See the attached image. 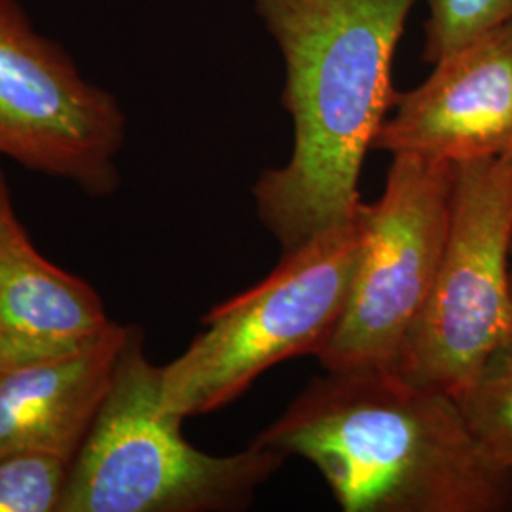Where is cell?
Masks as SVG:
<instances>
[{
  "mask_svg": "<svg viewBox=\"0 0 512 512\" xmlns=\"http://www.w3.org/2000/svg\"><path fill=\"white\" fill-rule=\"evenodd\" d=\"M454 399L482 448L512 467V342L494 351Z\"/></svg>",
  "mask_w": 512,
  "mask_h": 512,
  "instance_id": "cell-11",
  "label": "cell"
},
{
  "mask_svg": "<svg viewBox=\"0 0 512 512\" xmlns=\"http://www.w3.org/2000/svg\"><path fill=\"white\" fill-rule=\"evenodd\" d=\"M355 217L283 253L272 274L215 306L202 334L162 366V406L179 418L203 416L236 401L268 368L319 355L348 306L365 219Z\"/></svg>",
  "mask_w": 512,
  "mask_h": 512,
  "instance_id": "cell-4",
  "label": "cell"
},
{
  "mask_svg": "<svg viewBox=\"0 0 512 512\" xmlns=\"http://www.w3.org/2000/svg\"><path fill=\"white\" fill-rule=\"evenodd\" d=\"M512 156L454 164L448 238L397 370L456 397L512 342Z\"/></svg>",
  "mask_w": 512,
  "mask_h": 512,
  "instance_id": "cell-5",
  "label": "cell"
},
{
  "mask_svg": "<svg viewBox=\"0 0 512 512\" xmlns=\"http://www.w3.org/2000/svg\"><path fill=\"white\" fill-rule=\"evenodd\" d=\"M256 442L321 473L346 512H509L512 467L458 401L395 368L325 370Z\"/></svg>",
  "mask_w": 512,
  "mask_h": 512,
  "instance_id": "cell-2",
  "label": "cell"
},
{
  "mask_svg": "<svg viewBox=\"0 0 512 512\" xmlns=\"http://www.w3.org/2000/svg\"><path fill=\"white\" fill-rule=\"evenodd\" d=\"M423 61L435 65L469 40L512 19V0H427Z\"/></svg>",
  "mask_w": 512,
  "mask_h": 512,
  "instance_id": "cell-13",
  "label": "cell"
},
{
  "mask_svg": "<svg viewBox=\"0 0 512 512\" xmlns=\"http://www.w3.org/2000/svg\"><path fill=\"white\" fill-rule=\"evenodd\" d=\"M8 205H12V194H10V188H8V181H6L4 173L0 171V211Z\"/></svg>",
  "mask_w": 512,
  "mask_h": 512,
  "instance_id": "cell-14",
  "label": "cell"
},
{
  "mask_svg": "<svg viewBox=\"0 0 512 512\" xmlns=\"http://www.w3.org/2000/svg\"><path fill=\"white\" fill-rule=\"evenodd\" d=\"M71 459L46 452L0 456V512H59Z\"/></svg>",
  "mask_w": 512,
  "mask_h": 512,
  "instance_id": "cell-12",
  "label": "cell"
},
{
  "mask_svg": "<svg viewBox=\"0 0 512 512\" xmlns=\"http://www.w3.org/2000/svg\"><path fill=\"white\" fill-rule=\"evenodd\" d=\"M418 0H255L285 63L291 160L253 186L256 213L283 253L361 207L359 175L399 93L391 67Z\"/></svg>",
  "mask_w": 512,
  "mask_h": 512,
  "instance_id": "cell-1",
  "label": "cell"
},
{
  "mask_svg": "<svg viewBox=\"0 0 512 512\" xmlns=\"http://www.w3.org/2000/svg\"><path fill=\"white\" fill-rule=\"evenodd\" d=\"M399 93L372 150L459 164L512 156V19L469 40Z\"/></svg>",
  "mask_w": 512,
  "mask_h": 512,
  "instance_id": "cell-8",
  "label": "cell"
},
{
  "mask_svg": "<svg viewBox=\"0 0 512 512\" xmlns=\"http://www.w3.org/2000/svg\"><path fill=\"white\" fill-rule=\"evenodd\" d=\"M162 406V366L129 325L109 393L71 465L59 512H230L251 505L285 458L253 440L211 456L184 439Z\"/></svg>",
  "mask_w": 512,
  "mask_h": 512,
  "instance_id": "cell-3",
  "label": "cell"
},
{
  "mask_svg": "<svg viewBox=\"0 0 512 512\" xmlns=\"http://www.w3.org/2000/svg\"><path fill=\"white\" fill-rule=\"evenodd\" d=\"M509 274H511V291H512V245H511V272H509Z\"/></svg>",
  "mask_w": 512,
  "mask_h": 512,
  "instance_id": "cell-15",
  "label": "cell"
},
{
  "mask_svg": "<svg viewBox=\"0 0 512 512\" xmlns=\"http://www.w3.org/2000/svg\"><path fill=\"white\" fill-rule=\"evenodd\" d=\"M103 298L40 255L14 203L0 211V370L90 348L110 329Z\"/></svg>",
  "mask_w": 512,
  "mask_h": 512,
  "instance_id": "cell-9",
  "label": "cell"
},
{
  "mask_svg": "<svg viewBox=\"0 0 512 512\" xmlns=\"http://www.w3.org/2000/svg\"><path fill=\"white\" fill-rule=\"evenodd\" d=\"M128 327L112 323L101 340L73 355L0 370V456L76 458L109 393Z\"/></svg>",
  "mask_w": 512,
  "mask_h": 512,
  "instance_id": "cell-10",
  "label": "cell"
},
{
  "mask_svg": "<svg viewBox=\"0 0 512 512\" xmlns=\"http://www.w3.org/2000/svg\"><path fill=\"white\" fill-rule=\"evenodd\" d=\"M126 137L116 95L40 33L19 0H0V156L107 198L122 183Z\"/></svg>",
  "mask_w": 512,
  "mask_h": 512,
  "instance_id": "cell-7",
  "label": "cell"
},
{
  "mask_svg": "<svg viewBox=\"0 0 512 512\" xmlns=\"http://www.w3.org/2000/svg\"><path fill=\"white\" fill-rule=\"evenodd\" d=\"M454 164L397 154L365 234L348 306L317 355L325 370L395 368L435 285L448 238Z\"/></svg>",
  "mask_w": 512,
  "mask_h": 512,
  "instance_id": "cell-6",
  "label": "cell"
}]
</instances>
